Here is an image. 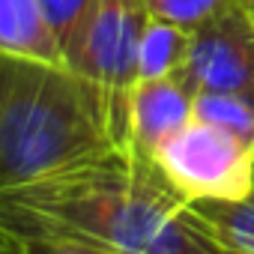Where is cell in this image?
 Masks as SVG:
<instances>
[{"mask_svg":"<svg viewBox=\"0 0 254 254\" xmlns=\"http://www.w3.org/2000/svg\"><path fill=\"white\" fill-rule=\"evenodd\" d=\"M21 254H123L114 248L90 245V242H75V239H54V236H15L6 233Z\"/></svg>","mask_w":254,"mask_h":254,"instance_id":"13","label":"cell"},{"mask_svg":"<svg viewBox=\"0 0 254 254\" xmlns=\"http://www.w3.org/2000/svg\"><path fill=\"white\" fill-rule=\"evenodd\" d=\"M0 57L66 63L39 0H0Z\"/></svg>","mask_w":254,"mask_h":254,"instance_id":"7","label":"cell"},{"mask_svg":"<svg viewBox=\"0 0 254 254\" xmlns=\"http://www.w3.org/2000/svg\"><path fill=\"white\" fill-rule=\"evenodd\" d=\"M105 96L69 63L0 57V191L117 153Z\"/></svg>","mask_w":254,"mask_h":254,"instance_id":"2","label":"cell"},{"mask_svg":"<svg viewBox=\"0 0 254 254\" xmlns=\"http://www.w3.org/2000/svg\"><path fill=\"white\" fill-rule=\"evenodd\" d=\"M150 21L144 0H96L87 12L66 63L99 87L120 150L129 147V102L138 84V48Z\"/></svg>","mask_w":254,"mask_h":254,"instance_id":"3","label":"cell"},{"mask_svg":"<svg viewBox=\"0 0 254 254\" xmlns=\"http://www.w3.org/2000/svg\"><path fill=\"white\" fill-rule=\"evenodd\" d=\"M156 165L186 200H239L254 191V147L191 120L159 153Z\"/></svg>","mask_w":254,"mask_h":254,"instance_id":"4","label":"cell"},{"mask_svg":"<svg viewBox=\"0 0 254 254\" xmlns=\"http://www.w3.org/2000/svg\"><path fill=\"white\" fill-rule=\"evenodd\" d=\"M194 120L242 138L254 147V99L239 93H200L194 96Z\"/></svg>","mask_w":254,"mask_h":254,"instance_id":"10","label":"cell"},{"mask_svg":"<svg viewBox=\"0 0 254 254\" xmlns=\"http://www.w3.org/2000/svg\"><path fill=\"white\" fill-rule=\"evenodd\" d=\"M180 78L194 96L239 93L254 99V18L242 3L191 33L189 63Z\"/></svg>","mask_w":254,"mask_h":254,"instance_id":"5","label":"cell"},{"mask_svg":"<svg viewBox=\"0 0 254 254\" xmlns=\"http://www.w3.org/2000/svg\"><path fill=\"white\" fill-rule=\"evenodd\" d=\"M0 230L75 239L123 254H227L156 159L135 150L0 191Z\"/></svg>","mask_w":254,"mask_h":254,"instance_id":"1","label":"cell"},{"mask_svg":"<svg viewBox=\"0 0 254 254\" xmlns=\"http://www.w3.org/2000/svg\"><path fill=\"white\" fill-rule=\"evenodd\" d=\"M191 120L194 93L180 75L138 81L129 102V147L147 159H156V153Z\"/></svg>","mask_w":254,"mask_h":254,"instance_id":"6","label":"cell"},{"mask_svg":"<svg viewBox=\"0 0 254 254\" xmlns=\"http://www.w3.org/2000/svg\"><path fill=\"white\" fill-rule=\"evenodd\" d=\"M194 209L227 254H254V191L239 200H194Z\"/></svg>","mask_w":254,"mask_h":254,"instance_id":"9","label":"cell"},{"mask_svg":"<svg viewBox=\"0 0 254 254\" xmlns=\"http://www.w3.org/2000/svg\"><path fill=\"white\" fill-rule=\"evenodd\" d=\"M239 3H242V6L251 12V18H254V0H239Z\"/></svg>","mask_w":254,"mask_h":254,"instance_id":"15","label":"cell"},{"mask_svg":"<svg viewBox=\"0 0 254 254\" xmlns=\"http://www.w3.org/2000/svg\"><path fill=\"white\" fill-rule=\"evenodd\" d=\"M0 254H21V251H18V245H15L3 230H0Z\"/></svg>","mask_w":254,"mask_h":254,"instance_id":"14","label":"cell"},{"mask_svg":"<svg viewBox=\"0 0 254 254\" xmlns=\"http://www.w3.org/2000/svg\"><path fill=\"white\" fill-rule=\"evenodd\" d=\"M191 51V33L159 21L150 15L144 33H141V48H138V81H156V78H174L183 75Z\"/></svg>","mask_w":254,"mask_h":254,"instance_id":"8","label":"cell"},{"mask_svg":"<svg viewBox=\"0 0 254 254\" xmlns=\"http://www.w3.org/2000/svg\"><path fill=\"white\" fill-rule=\"evenodd\" d=\"M39 3H42L54 33H57V42H60L63 54H66L96 0H39Z\"/></svg>","mask_w":254,"mask_h":254,"instance_id":"12","label":"cell"},{"mask_svg":"<svg viewBox=\"0 0 254 254\" xmlns=\"http://www.w3.org/2000/svg\"><path fill=\"white\" fill-rule=\"evenodd\" d=\"M144 3L153 18L194 33L212 18H218L224 9H230L233 3H239V0H144Z\"/></svg>","mask_w":254,"mask_h":254,"instance_id":"11","label":"cell"}]
</instances>
